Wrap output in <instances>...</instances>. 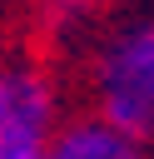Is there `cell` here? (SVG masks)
Segmentation results:
<instances>
[{"label":"cell","instance_id":"obj_1","mask_svg":"<svg viewBox=\"0 0 154 159\" xmlns=\"http://www.w3.org/2000/svg\"><path fill=\"white\" fill-rule=\"evenodd\" d=\"M89 114L149 139L154 134V20H124L89 55Z\"/></svg>","mask_w":154,"mask_h":159},{"label":"cell","instance_id":"obj_2","mask_svg":"<svg viewBox=\"0 0 154 159\" xmlns=\"http://www.w3.org/2000/svg\"><path fill=\"white\" fill-rule=\"evenodd\" d=\"M60 134V84L35 55H0V159H50Z\"/></svg>","mask_w":154,"mask_h":159},{"label":"cell","instance_id":"obj_3","mask_svg":"<svg viewBox=\"0 0 154 159\" xmlns=\"http://www.w3.org/2000/svg\"><path fill=\"white\" fill-rule=\"evenodd\" d=\"M50 159H149V154H144L139 134H129V129H119L99 114H79V119L60 124Z\"/></svg>","mask_w":154,"mask_h":159},{"label":"cell","instance_id":"obj_4","mask_svg":"<svg viewBox=\"0 0 154 159\" xmlns=\"http://www.w3.org/2000/svg\"><path fill=\"white\" fill-rule=\"evenodd\" d=\"M50 5V15H65V20H79V15H89L99 0H45Z\"/></svg>","mask_w":154,"mask_h":159}]
</instances>
